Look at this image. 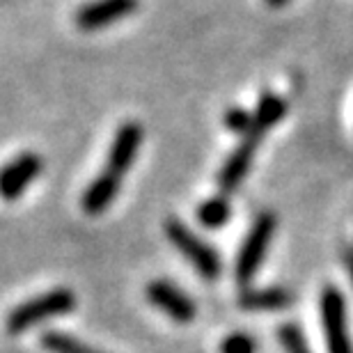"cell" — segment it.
<instances>
[{
    "instance_id": "obj_1",
    "label": "cell",
    "mask_w": 353,
    "mask_h": 353,
    "mask_svg": "<svg viewBox=\"0 0 353 353\" xmlns=\"http://www.w3.org/2000/svg\"><path fill=\"white\" fill-rule=\"evenodd\" d=\"M76 307V296L72 289H51V292L34 296V299L21 303L7 316V330L10 333H23V330L48 321L53 316H62Z\"/></svg>"
},
{
    "instance_id": "obj_2",
    "label": "cell",
    "mask_w": 353,
    "mask_h": 353,
    "mask_svg": "<svg viewBox=\"0 0 353 353\" xmlns=\"http://www.w3.org/2000/svg\"><path fill=\"white\" fill-rule=\"evenodd\" d=\"M165 234L172 241L174 248L193 264V268L204 280H216L218 275H221L223 271L221 255H218L209 243H204L186 223L170 218V221L165 223Z\"/></svg>"
},
{
    "instance_id": "obj_3",
    "label": "cell",
    "mask_w": 353,
    "mask_h": 353,
    "mask_svg": "<svg viewBox=\"0 0 353 353\" xmlns=\"http://www.w3.org/2000/svg\"><path fill=\"white\" fill-rule=\"evenodd\" d=\"M319 310H321V326H323L328 353H353L349 319H347V303H344L340 289L330 285L323 287Z\"/></svg>"
},
{
    "instance_id": "obj_4",
    "label": "cell",
    "mask_w": 353,
    "mask_h": 353,
    "mask_svg": "<svg viewBox=\"0 0 353 353\" xmlns=\"http://www.w3.org/2000/svg\"><path fill=\"white\" fill-rule=\"evenodd\" d=\"M273 234H275V216L264 211V214H259L255 218V223H252L241 250H239L234 273L241 285H248V282L257 275L259 266H262L264 257H266L268 243H271Z\"/></svg>"
},
{
    "instance_id": "obj_5",
    "label": "cell",
    "mask_w": 353,
    "mask_h": 353,
    "mask_svg": "<svg viewBox=\"0 0 353 353\" xmlns=\"http://www.w3.org/2000/svg\"><path fill=\"white\" fill-rule=\"evenodd\" d=\"M264 133L266 131L252 124V129L243 136L241 145H239L236 150L232 152V157L225 161L221 176H218V183H221L223 193H234V190L241 186V181L245 179V174L250 170V163H252V159H255V152L259 143H262Z\"/></svg>"
},
{
    "instance_id": "obj_6",
    "label": "cell",
    "mask_w": 353,
    "mask_h": 353,
    "mask_svg": "<svg viewBox=\"0 0 353 353\" xmlns=\"http://www.w3.org/2000/svg\"><path fill=\"white\" fill-rule=\"evenodd\" d=\"M136 10L138 0H92L76 12V26L85 32H94L131 17Z\"/></svg>"
},
{
    "instance_id": "obj_7",
    "label": "cell",
    "mask_w": 353,
    "mask_h": 353,
    "mask_svg": "<svg viewBox=\"0 0 353 353\" xmlns=\"http://www.w3.org/2000/svg\"><path fill=\"white\" fill-rule=\"evenodd\" d=\"M140 143H143V126L138 122H124L117 129L115 138H112V145L108 150V159H105L103 170L122 179L138 157Z\"/></svg>"
},
{
    "instance_id": "obj_8",
    "label": "cell",
    "mask_w": 353,
    "mask_h": 353,
    "mask_svg": "<svg viewBox=\"0 0 353 353\" xmlns=\"http://www.w3.org/2000/svg\"><path fill=\"white\" fill-rule=\"evenodd\" d=\"M147 301L179 323H188L195 319V303L188 299L186 292H181L179 287H174L168 280L150 282L147 285Z\"/></svg>"
},
{
    "instance_id": "obj_9",
    "label": "cell",
    "mask_w": 353,
    "mask_h": 353,
    "mask_svg": "<svg viewBox=\"0 0 353 353\" xmlns=\"http://www.w3.org/2000/svg\"><path fill=\"white\" fill-rule=\"evenodd\" d=\"M41 172V159L32 152L19 154L0 170V197L3 200H17L23 195L28 183L37 179Z\"/></svg>"
},
{
    "instance_id": "obj_10",
    "label": "cell",
    "mask_w": 353,
    "mask_h": 353,
    "mask_svg": "<svg viewBox=\"0 0 353 353\" xmlns=\"http://www.w3.org/2000/svg\"><path fill=\"white\" fill-rule=\"evenodd\" d=\"M119 183H122V179H119V176L105 172V170L99 172L94 176V181H92L90 186L85 188V193H83V200H81L83 211H85V214H90V216L103 214V211L112 204V200L117 197Z\"/></svg>"
},
{
    "instance_id": "obj_11",
    "label": "cell",
    "mask_w": 353,
    "mask_h": 353,
    "mask_svg": "<svg viewBox=\"0 0 353 353\" xmlns=\"http://www.w3.org/2000/svg\"><path fill=\"white\" fill-rule=\"evenodd\" d=\"M294 303V296L282 287H266L255 292H243L239 305L250 312H266V310H285Z\"/></svg>"
},
{
    "instance_id": "obj_12",
    "label": "cell",
    "mask_w": 353,
    "mask_h": 353,
    "mask_svg": "<svg viewBox=\"0 0 353 353\" xmlns=\"http://www.w3.org/2000/svg\"><path fill=\"white\" fill-rule=\"evenodd\" d=\"M285 112H287L285 99L273 94V92H266V94H262V99H259L257 110L252 117H255V126H259L262 131H268L285 117Z\"/></svg>"
},
{
    "instance_id": "obj_13",
    "label": "cell",
    "mask_w": 353,
    "mask_h": 353,
    "mask_svg": "<svg viewBox=\"0 0 353 353\" xmlns=\"http://www.w3.org/2000/svg\"><path fill=\"white\" fill-rule=\"evenodd\" d=\"M230 216H232L230 202L225 200L223 195L209 197V200H204L200 207H197V221L209 230H221L223 225L230 221Z\"/></svg>"
},
{
    "instance_id": "obj_14",
    "label": "cell",
    "mask_w": 353,
    "mask_h": 353,
    "mask_svg": "<svg viewBox=\"0 0 353 353\" xmlns=\"http://www.w3.org/2000/svg\"><path fill=\"white\" fill-rule=\"evenodd\" d=\"M41 344H44V349L48 353H101L94 347H88L85 342L69 337L65 333H44Z\"/></svg>"
},
{
    "instance_id": "obj_15",
    "label": "cell",
    "mask_w": 353,
    "mask_h": 353,
    "mask_svg": "<svg viewBox=\"0 0 353 353\" xmlns=\"http://www.w3.org/2000/svg\"><path fill=\"white\" fill-rule=\"evenodd\" d=\"M278 340L285 353H312L305 335H303V330L296 323H282L278 328Z\"/></svg>"
},
{
    "instance_id": "obj_16",
    "label": "cell",
    "mask_w": 353,
    "mask_h": 353,
    "mask_svg": "<svg viewBox=\"0 0 353 353\" xmlns=\"http://www.w3.org/2000/svg\"><path fill=\"white\" fill-rule=\"evenodd\" d=\"M252 124H255V117L245 108H230L225 112V126H228L232 133L245 136V133L252 129Z\"/></svg>"
},
{
    "instance_id": "obj_17",
    "label": "cell",
    "mask_w": 353,
    "mask_h": 353,
    "mask_svg": "<svg viewBox=\"0 0 353 353\" xmlns=\"http://www.w3.org/2000/svg\"><path fill=\"white\" fill-rule=\"evenodd\" d=\"M221 353H255V340L245 333H234L223 340Z\"/></svg>"
},
{
    "instance_id": "obj_18",
    "label": "cell",
    "mask_w": 353,
    "mask_h": 353,
    "mask_svg": "<svg viewBox=\"0 0 353 353\" xmlns=\"http://www.w3.org/2000/svg\"><path fill=\"white\" fill-rule=\"evenodd\" d=\"M344 262H347V268H349V275L353 280V248L347 250V255H344Z\"/></svg>"
},
{
    "instance_id": "obj_19",
    "label": "cell",
    "mask_w": 353,
    "mask_h": 353,
    "mask_svg": "<svg viewBox=\"0 0 353 353\" xmlns=\"http://www.w3.org/2000/svg\"><path fill=\"white\" fill-rule=\"evenodd\" d=\"M268 7H282L285 3H289V0H266Z\"/></svg>"
}]
</instances>
